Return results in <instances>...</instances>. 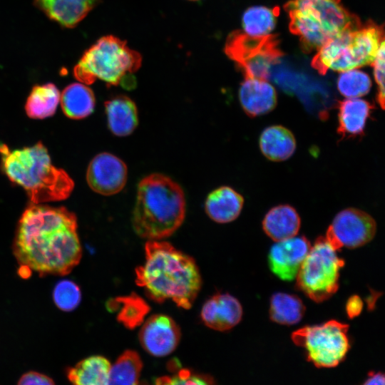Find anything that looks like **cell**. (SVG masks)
<instances>
[{
  "mask_svg": "<svg viewBox=\"0 0 385 385\" xmlns=\"http://www.w3.org/2000/svg\"><path fill=\"white\" fill-rule=\"evenodd\" d=\"M76 215L63 207L29 206L16 230L14 254L20 269L65 275L82 256Z\"/></svg>",
  "mask_w": 385,
  "mask_h": 385,
  "instance_id": "obj_1",
  "label": "cell"
},
{
  "mask_svg": "<svg viewBox=\"0 0 385 385\" xmlns=\"http://www.w3.org/2000/svg\"><path fill=\"white\" fill-rule=\"evenodd\" d=\"M145 260L135 269V282L146 295L158 303L172 300L190 309L201 287L200 271L195 260L167 242L148 240Z\"/></svg>",
  "mask_w": 385,
  "mask_h": 385,
  "instance_id": "obj_2",
  "label": "cell"
},
{
  "mask_svg": "<svg viewBox=\"0 0 385 385\" xmlns=\"http://www.w3.org/2000/svg\"><path fill=\"white\" fill-rule=\"evenodd\" d=\"M185 215V195L170 178L153 173L138 183L132 224L135 233L148 240L172 235Z\"/></svg>",
  "mask_w": 385,
  "mask_h": 385,
  "instance_id": "obj_3",
  "label": "cell"
},
{
  "mask_svg": "<svg viewBox=\"0 0 385 385\" xmlns=\"http://www.w3.org/2000/svg\"><path fill=\"white\" fill-rule=\"evenodd\" d=\"M0 154L4 173L26 190L33 204L65 200L73 190V180L66 171L52 165L41 142L14 150L2 143Z\"/></svg>",
  "mask_w": 385,
  "mask_h": 385,
  "instance_id": "obj_4",
  "label": "cell"
},
{
  "mask_svg": "<svg viewBox=\"0 0 385 385\" xmlns=\"http://www.w3.org/2000/svg\"><path fill=\"white\" fill-rule=\"evenodd\" d=\"M290 31L299 38L305 53L318 50L327 41L360 19L341 0H290L284 5Z\"/></svg>",
  "mask_w": 385,
  "mask_h": 385,
  "instance_id": "obj_5",
  "label": "cell"
},
{
  "mask_svg": "<svg viewBox=\"0 0 385 385\" xmlns=\"http://www.w3.org/2000/svg\"><path fill=\"white\" fill-rule=\"evenodd\" d=\"M382 26L361 21L338 34L317 51L311 65L324 75L328 71H344L372 64L381 43Z\"/></svg>",
  "mask_w": 385,
  "mask_h": 385,
  "instance_id": "obj_6",
  "label": "cell"
},
{
  "mask_svg": "<svg viewBox=\"0 0 385 385\" xmlns=\"http://www.w3.org/2000/svg\"><path fill=\"white\" fill-rule=\"evenodd\" d=\"M141 55L125 41L110 35L103 36L83 55L73 73L82 83L90 85L100 79L111 86H134L133 74L140 67Z\"/></svg>",
  "mask_w": 385,
  "mask_h": 385,
  "instance_id": "obj_7",
  "label": "cell"
},
{
  "mask_svg": "<svg viewBox=\"0 0 385 385\" xmlns=\"http://www.w3.org/2000/svg\"><path fill=\"white\" fill-rule=\"evenodd\" d=\"M325 237H319L296 276L297 288L316 302L330 298L339 288V271L344 265Z\"/></svg>",
  "mask_w": 385,
  "mask_h": 385,
  "instance_id": "obj_8",
  "label": "cell"
},
{
  "mask_svg": "<svg viewBox=\"0 0 385 385\" xmlns=\"http://www.w3.org/2000/svg\"><path fill=\"white\" fill-rule=\"evenodd\" d=\"M225 52L241 69L245 78L266 81L272 66L282 56L277 35L255 36L239 30L227 36Z\"/></svg>",
  "mask_w": 385,
  "mask_h": 385,
  "instance_id": "obj_9",
  "label": "cell"
},
{
  "mask_svg": "<svg viewBox=\"0 0 385 385\" xmlns=\"http://www.w3.org/2000/svg\"><path fill=\"white\" fill-rule=\"evenodd\" d=\"M348 329V324L330 320L304 327L292 333V339L304 348L309 361L319 368H331L342 362L350 349Z\"/></svg>",
  "mask_w": 385,
  "mask_h": 385,
  "instance_id": "obj_10",
  "label": "cell"
},
{
  "mask_svg": "<svg viewBox=\"0 0 385 385\" xmlns=\"http://www.w3.org/2000/svg\"><path fill=\"white\" fill-rule=\"evenodd\" d=\"M376 231V223L368 213L356 208L340 211L329 226L325 238L336 250L356 248L370 242Z\"/></svg>",
  "mask_w": 385,
  "mask_h": 385,
  "instance_id": "obj_11",
  "label": "cell"
},
{
  "mask_svg": "<svg viewBox=\"0 0 385 385\" xmlns=\"http://www.w3.org/2000/svg\"><path fill=\"white\" fill-rule=\"evenodd\" d=\"M128 177L127 166L115 155L102 153L96 155L87 169L89 187L103 195H112L125 187Z\"/></svg>",
  "mask_w": 385,
  "mask_h": 385,
  "instance_id": "obj_12",
  "label": "cell"
},
{
  "mask_svg": "<svg viewBox=\"0 0 385 385\" xmlns=\"http://www.w3.org/2000/svg\"><path fill=\"white\" fill-rule=\"evenodd\" d=\"M180 336V329L171 317L165 314H154L143 324L139 341L150 354L165 356L176 349Z\"/></svg>",
  "mask_w": 385,
  "mask_h": 385,
  "instance_id": "obj_13",
  "label": "cell"
},
{
  "mask_svg": "<svg viewBox=\"0 0 385 385\" xmlns=\"http://www.w3.org/2000/svg\"><path fill=\"white\" fill-rule=\"evenodd\" d=\"M310 247L304 236H294L277 242L270 248L268 255L271 271L282 280H293Z\"/></svg>",
  "mask_w": 385,
  "mask_h": 385,
  "instance_id": "obj_14",
  "label": "cell"
},
{
  "mask_svg": "<svg viewBox=\"0 0 385 385\" xmlns=\"http://www.w3.org/2000/svg\"><path fill=\"white\" fill-rule=\"evenodd\" d=\"M240 302L230 294H217L208 299L201 310V319L209 328L227 331L236 326L242 317Z\"/></svg>",
  "mask_w": 385,
  "mask_h": 385,
  "instance_id": "obj_15",
  "label": "cell"
},
{
  "mask_svg": "<svg viewBox=\"0 0 385 385\" xmlns=\"http://www.w3.org/2000/svg\"><path fill=\"white\" fill-rule=\"evenodd\" d=\"M239 100L246 114L253 118L275 108L277 93L266 80L245 78L239 89Z\"/></svg>",
  "mask_w": 385,
  "mask_h": 385,
  "instance_id": "obj_16",
  "label": "cell"
},
{
  "mask_svg": "<svg viewBox=\"0 0 385 385\" xmlns=\"http://www.w3.org/2000/svg\"><path fill=\"white\" fill-rule=\"evenodd\" d=\"M337 133L341 139L362 136L373 105L359 98H348L338 103Z\"/></svg>",
  "mask_w": 385,
  "mask_h": 385,
  "instance_id": "obj_17",
  "label": "cell"
},
{
  "mask_svg": "<svg viewBox=\"0 0 385 385\" xmlns=\"http://www.w3.org/2000/svg\"><path fill=\"white\" fill-rule=\"evenodd\" d=\"M100 1L35 0V2L51 19L71 28L82 21Z\"/></svg>",
  "mask_w": 385,
  "mask_h": 385,
  "instance_id": "obj_18",
  "label": "cell"
},
{
  "mask_svg": "<svg viewBox=\"0 0 385 385\" xmlns=\"http://www.w3.org/2000/svg\"><path fill=\"white\" fill-rule=\"evenodd\" d=\"M244 204L243 197L228 186L220 187L207 197L205 209L210 219L218 223L235 220L240 214Z\"/></svg>",
  "mask_w": 385,
  "mask_h": 385,
  "instance_id": "obj_19",
  "label": "cell"
},
{
  "mask_svg": "<svg viewBox=\"0 0 385 385\" xmlns=\"http://www.w3.org/2000/svg\"><path fill=\"white\" fill-rule=\"evenodd\" d=\"M108 125L113 134L126 136L138 123V110L134 101L125 96H117L105 102Z\"/></svg>",
  "mask_w": 385,
  "mask_h": 385,
  "instance_id": "obj_20",
  "label": "cell"
},
{
  "mask_svg": "<svg viewBox=\"0 0 385 385\" xmlns=\"http://www.w3.org/2000/svg\"><path fill=\"white\" fill-rule=\"evenodd\" d=\"M301 220L296 210L289 205H280L270 209L262 221V228L275 242L297 235Z\"/></svg>",
  "mask_w": 385,
  "mask_h": 385,
  "instance_id": "obj_21",
  "label": "cell"
},
{
  "mask_svg": "<svg viewBox=\"0 0 385 385\" xmlns=\"http://www.w3.org/2000/svg\"><path fill=\"white\" fill-rule=\"evenodd\" d=\"M293 133L282 125L266 128L260 137V148L262 154L272 161H283L289 158L296 150Z\"/></svg>",
  "mask_w": 385,
  "mask_h": 385,
  "instance_id": "obj_22",
  "label": "cell"
},
{
  "mask_svg": "<svg viewBox=\"0 0 385 385\" xmlns=\"http://www.w3.org/2000/svg\"><path fill=\"white\" fill-rule=\"evenodd\" d=\"M110 361L103 356L87 357L67 370L68 379L78 385L108 384Z\"/></svg>",
  "mask_w": 385,
  "mask_h": 385,
  "instance_id": "obj_23",
  "label": "cell"
},
{
  "mask_svg": "<svg viewBox=\"0 0 385 385\" xmlns=\"http://www.w3.org/2000/svg\"><path fill=\"white\" fill-rule=\"evenodd\" d=\"M64 114L72 119H82L88 116L94 110L96 100L90 88L82 83L68 86L60 98Z\"/></svg>",
  "mask_w": 385,
  "mask_h": 385,
  "instance_id": "obj_24",
  "label": "cell"
},
{
  "mask_svg": "<svg viewBox=\"0 0 385 385\" xmlns=\"http://www.w3.org/2000/svg\"><path fill=\"white\" fill-rule=\"evenodd\" d=\"M61 94L53 83L34 86L29 96L25 109L31 118L43 119L53 115L60 102Z\"/></svg>",
  "mask_w": 385,
  "mask_h": 385,
  "instance_id": "obj_25",
  "label": "cell"
},
{
  "mask_svg": "<svg viewBox=\"0 0 385 385\" xmlns=\"http://www.w3.org/2000/svg\"><path fill=\"white\" fill-rule=\"evenodd\" d=\"M305 307L296 295L278 292L270 299V319L278 324L292 325L298 323L304 316Z\"/></svg>",
  "mask_w": 385,
  "mask_h": 385,
  "instance_id": "obj_26",
  "label": "cell"
},
{
  "mask_svg": "<svg viewBox=\"0 0 385 385\" xmlns=\"http://www.w3.org/2000/svg\"><path fill=\"white\" fill-rule=\"evenodd\" d=\"M142 368L143 361L138 352L126 350L111 365L108 384H138Z\"/></svg>",
  "mask_w": 385,
  "mask_h": 385,
  "instance_id": "obj_27",
  "label": "cell"
},
{
  "mask_svg": "<svg viewBox=\"0 0 385 385\" xmlns=\"http://www.w3.org/2000/svg\"><path fill=\"white\" fill-rule=\"evenodd\" d=\"M279 8L255 6L247 9L243 14L242 31L255 36L270 34L275 27Z\"/></svg>",
  "mask_w": 385,
  "mask_h": 385,
  "instance_id": "obj_28",
  "label": "cell"
},
{
  "mask_svg": "<svg viewBox=\"0 0 385 385\" xmlns=\"http://www.w3.org/2000/svg\"><path fill=\"white\" fill-rule=\"evenodd\" d=\"M337 86L339 93L347 98H356L367 94L371 87L369 76L357 68L342 71Z\"/></svg>",
  "mask_w": 385,
  "mask_h": 385,
  "instance_id": "obj_29",
  "label": "cell"
},
{
  "mask_svg": "<svg viewBox=\"0 0 385 385\" xmlns=\"http://www.w3.org/2000/svg\"><path fill=\"white\" fill-rule=\"evenodd\" d=\"M116 302L120 305L118 320L129 329L140 325L150 311L148 304L136 294L118 298Z\"/></svg>",
  "mask_w": 385,
  "mask_h": 385,
  "instance_id": "obj_30",
  "label": "cell"
},
{
  "mask_svg": "<svg viewBox=\"0 0 385 385\" xmlns=\"http://www.w3.org/2000/svg\"><path fill=\"white\" fill-rule=\"evenodd\" d=\"M55 304L62 311L69 312L77 307L81 299L78 286L68 279L58 282L53 292Z\"/></svg>",
  "mask_w": 385,
  "mask_h": 385,
  "instance_id": "obj_31",
  "label": "cell"
},
{
  "mask_svg": "<svg viewBox=\"0 0 385 385\" xmlns=\"http://www.w3.org/2000/svg\"><path fill=\"white\" fill-rule=\"evenodd\" d=\"M213 379L209 375L194 373L182 369L172 376H162L156 379L158 384H212Z\"/></svg>",
  "mask_w": 385,
  "mask_h": 385,
  "instance_id": "obj_32",
  "label": "cell"
},
{
  "mask_svg": "<svg viewBox=\"0 0 385 385\" xmlns=\"http://www.w3.org/2000/svg\"><path fill=\"white\" fill-rule=\"evenodd\" d=\"M384 41L379 48L376 56L372 63L374 75L377 85L376 100L382 109L384 108Z\"/></svg>",
  "mask_w": 385,
  "mask_h": 385,
  "instance_id": "obj_33",
  "label": "cell"
},
{
  "mask_svg": "<svg viewBox=\"0 0 385 385\" xmlns=\"http://www.w3.org/2000/svg\"><path fill=\"white\" fill-rule=\"evenodd\" d=\"M18 384L24 385H51L53 384L54 381L51 378L43 374L32 371L23 374Z\"/></svg>",
  "mask_w": 385,
  "mask_h": 385,
  "instance_id": "obj_34",
  "label": "cell"
},
{
  "mask_svg": "<svg viewBox=\"0 0 385 385\" xmlns=\"http://www.w3.org/2000/svg\"><path fill=\"white\" fill-rule=\"evenodd\" d=\"M363 302L359 297L354 295L351 297L346 304V311L349 318L357 317L361 312Z\"/></svg>",
  "mask_w": 385,
  "mask_h": 385,
  "instance_id": "obj_35",
  "label": "cell"
},
{
  "mask_svg": "<svg viewBox=\"0 0 385 385\" xmlns=\"http://www.w3.org/2000/svg\"><path fill=\"white\" fill-rule=\"evenodd\" d=\"M385 378L384 374L380 372L378 373H369V377L366 379L364 384H384Z\"/></svg>",
  "mask_w": 385,
  "mask_h": 385,
  "instance_id": "obj_36",
  "label": "cell"
},
{
  "mask_svg": "<svg viewBox=\"0 0 385 385\" xmlns=\"http://www.w3.org/2000/svg\"><path fill=\"white\" fill-rule=\"evenodd\" d=\"M190 1H197V0H190Z\"/></svg>",
  "mask_w": 385,
  "mask_h": 385,
  "instance_id": "obj_37",
  "label": "cell"
}]
</instances>
